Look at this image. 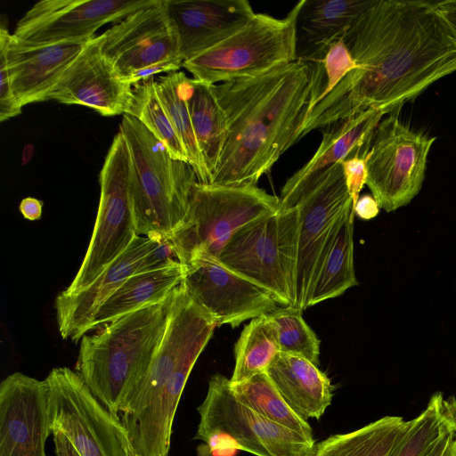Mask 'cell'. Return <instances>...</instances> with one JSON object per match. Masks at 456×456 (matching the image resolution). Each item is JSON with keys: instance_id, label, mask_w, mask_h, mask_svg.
Here are the masks:
<instances>
[{"instance_id": "18", "label": "cell", "mask_w": 456, "mask_h": 456, "mask_svg": "<svg viewBox=\"0 0 456 456\" xmlns=\"http://www.w3.org/2000/svg\"><path fill=\"white\" fill-rule=\"evenodd\" d=\"M88 41L28 45L1 27L0 45L5 50L12 88L20 106L47 101L64 70Z\"/></svg>"}, {"instance_id": "16", "label": "cell", "mask_w": 456, "mask_h": 456, "mask_svg": "<svg viewBox=\"0 0 456 456\" xmlns=\"http://www.w3.org/2000/svg\"><path fill=\"white\" fill-rule=\"evenodd\" d=\"M52 430L45 379L14 372L0 384V456H46Z\"/></svg>"}, {"instance_id": "2", "label": "cell", "mask_w": 456, "mask_h": 456, "mask_svg": "<svg viewBox=\"0 0 456 456\" xmlns=\"http://www.w3.org/2000/svg\"><path fill=\"white\" fill-rule=\"evenodd\" d=\"M315 84L304 59L263 75L214 85L225 138L211 183L256 185L296 142Z\"/></svg>"}, {"instance_id": "31", "label": "cell", "mask_w": 456, "mask_h": 456, "mask_svg": "<svg viewBox=\"0 0 456 456\" xmlns=\"http://www.w3.org/2000/svg\"><path fill=\"white\" fill-rule=\"evenodd\" d=\"M231 388L238 401L257 413L307 439L314 440L310 424L284 400L266 372L239 385L231 384Z\"/></svg>"}, {"instance_id": "7", "label": "cell", "mask_w": 456, "mask_h": 456, "mask_svg": "<svg viewBox=\"0 0 456 456\" xmlns=\"http://www.w3.org/2000/svg\"><path fill=\"white\" fill-rule=\"evenodd\" d=\"M305 0L278 19L256 13L239 31L183 62L193 78L211 84L263 75L297 60V18Z\"/></svg>"}, {"instance_id": "12", "label": "cell", "mask_w": 456, "mask_h": 456, "mask_svg": "<svg viewBox=\"0 0 456 456\" xmlns=\"http://www.w3.org/2000/svg\"><path fill=\"white\" fill-rule=\"evenodd\" d=\"M398 114H388L380 120L366 156V184L379 207L387 212L407 205L419 193L436 141V137L411 130Z\"/></svg>"}, {"instance_id": "14", "label": "cell", "mask_w": 456, "mask_h": 456, "mask_svg": "<svg viewBox=\"0 0 456 456\" xmlns=\"http://www.w3.org/2000/svg\"><path fill=\"white\" fill-rule=\"evenodd\" d=\"M154 0H42L18 21L12 36L28 45L88 41Z\"/></svg>"}, {"instance_id": "19", "label": "cell", "mask_w": 456, "mask_h": 456, "mask_svg": "<svg viewBox=\"0 0 456 456\" xmlns=\"http://www.w3.org/2000/svg\"><path fill=\"white\" fill-rule=\"evenodd\" d=\"M184 61L216 46L256 14L247 0H165Z\"/></svg>"}, {"instance_id": "42", "label": "cell", "mask_w": 456, "mask_h": 456, "mask_svg": "<svg viewBox=\"0 0 456 456\" xmlns=\"http://www.w3.org/2000/svg\"><path fill=\"white\" fill-rule=\"evenodd\" d=\"M56 456H81L68 438L60 431H53Z\"/></svg>"}, {"instance_id": "29", "label": "cell", "mask_w": 456, "mask_h": 456, "mask_svg": "<svg viewBox=\"0 0 456 456\" xmlns=\"http://www.w3.org/2000/svg\"><path fill=\"white\" fill-rule=\"evenodd\" d=\"M188 77L183 71H175L155 79L158 96L179 137L192 167L198 182L211 183V175L199 148L193 131L186 99Z\"/></svg>"}, {"instance_id": "3", "label": "cell", "mask_w": 456, "mask_h": 456, "mask_svg": "<svg viewBox=\"0 0 456 456\" xmlns=\"http://www.w3.org/2000/svg\"><path fill=\"white\" fill-rule=\"evenodd\" d=\"M173 291L165 299L131 312L80 339L76 371L118 418L161 345Z\"/></svg>"}, {"instance_id": "27", "label": "cell", "mask_w": 456, "mask_h": 456, "mask_svg": "<svg viewBox=\"0 0 456 456\" xmlns=\"http://www.w3.org/2000/svg\"><path fill=\"white\" fill-rule=\"evenodd\" d=\"M410 420L386 416L354 431L318 443L312 456H388Z\"/></svg>"}, {"instance_id": "43", "label": "cell", "mask_w": 456, "mask_h": 456, "mask_svg": "<svg viewBox=\"0 0 456 456\" xmlns=\"http://www.w3.org/2000/svg\"><path fill=\"white\" fill-rule=\"evenodd\" d=\"M36 152V148L34 144L32 143H27L25 144L23 150H22V155H21V166H25L30 162L32 158L34 157Z\"/></svg>"}, {"instance_id": "6", "label": "cell", "mask_w": 456, "mask_h": 456, "mask_svg": "<svg viewBox=\"0 0 456 456\" xmlns=\"http://www.w3.org/2000/svg\"><path fill=\"white\" fill-rule=\"evenodd\" d=\"M298 235L297 207L279 204L274 213L238 230L218 260L269 291L282 307H295Z\"/></svg>"}, {"instance_id": "11", "label": "cell", "mask_w": 456, "mask_h": 456, "mask_svg": "<svg viewBox=\"0 0 456 456\" xmlns=\"http://www.w3.org/2000/svg\"><path fill=\"white\" fill-rule=\"evenodd\" d=\"M45 380L53 432H61L81 456H132L119 418L94 395L78 372L57 367Z\"/></svg>"}, {"instance_id": "34", "label": "cell", "mask_w": 456, "mask_h": 456, "mask_svg": "<svg viewBox=\"0 0 456 456\" xmlns=\"http://www.w3.org/2000/svg\"><path fill=\"white\" fill-rule=\"evenodd\" d=\"M322 67L323 70L322 85L318 102L326 97L346 75L357 69L358 66L343 39L339 38L328 47L322 59Z\"/></svg>"}, {"instance_id": "41", "label": "cell", "mask_w": 456, "mask_h": 456, "mask_svg": "<svg viewBox=\"0 0 456 456\" xmlns=\"http://www.w3.org/2000/svg\"><path fill=\"white\" fill-rule=\"evenodd\" d=\"M436 7L456 37V0L436 2Z\"/></svg>"}, {"instance_id": "40", "label": "cell", "mask_w": 456, "mask_h": 456, "mask_svg": "<svg viewBox=\"0 0 456 456\" xmlns=\"http://www.w3.org/2000/svg\"><path fill=\"white\" fill-rule=\"evenodd\" d=\"M43 202L33 197L24 198L19 206V210L24 218L35 221L41 217Z\"/></svg>"}, {"instance_id": "23", "label": "cell", "mask_w": 456, "mask_h": 456, "mask_svg": "<svg viewBox=\"0 0 456 456\" xmlns=\"http://www.w3.org/2000/svg\"><path fill=\"white\" fill-rule=\"evenodd\" d=\"M266 373L284 400L306 420L319 419L331 403L330 379L303 357L280 353Z\"/></svg>"}, {"instance_id": "1", "label": "cell", "mask_w": 456, "mask_h": 456, "mask_svg": "<svg viewBox=\"0 0 456 456\" xmlns=\"http://www.w3.org/2000/svg\"><path fill=\"white\" fill-rule=\"evenodd\" d=\"M341 38L358 67L316 104L296 142L369 109L399 113L405 102L456 71V37L436 2L373 0Z\"/></svg>"}, {"instance_id": "5", "label": "cell", "mask_w": 456, "mask_h": 456, "mask_svg": "<svg viewBox=\"0 0 456 456\" xmlns=\"http://www.w3.org/2000/svg\"><path fill=\"white\" fill-rule=\"evenodd\" d=\"M279 197L256 185L229 186L196 182L182 224L169 237L179 262L218 259L232 235L279 208Z\"/></svg>"}, {"instance_id": "10", "label": "cell", "mask_w": 456, "mask_h": 456, "mask_svg": "<svg viewBox=\"0 0 456 456\" xmlns=\"http://www.w3.org/2000/svg\"><path fill=\"white\" fill-rule=\"evenodd\" d=\"M280 204L296 206L299 235L296 271V305L305 310L314 281L347 212L354 208L341 163L310 185L281 191Z\"/></svg>"}, {"instance_id": "44", "label": "cell", "mask_w": 456, "mask_h": 456, "mask_svg": "<svg viewBox=\"0 0 456 456\" xmlns=\"http://www.w3.org/2000/svg\"><path fill=\"white\" fill-rule=\"evenodd\" d=\"M440 456H456V434H452Z\"/></svg>"}, {"instance_id": "39", "label": "cell", "mask_w": 456, "mask_h": 456, "mask_svg": "<svg viewBox=\"0 0 456 456\" xmlns=\"http://www.w3.org/2000/svg\"><path fill=\"white\" fill-rule=\"evenodd\" d=\"M379 209L376 200L368 194L359 197L354 206L355 215L365 220L375 217L379 214Z\"/></svg>"}, {"instance_id": "4", "label": "cell", "mask_w": 456, "mask_h": 456, "mask_svg": "<svg viewBox=\"0 0 456 456\" xmlns=\"http://www.w3.org/2000/svg\"><path fill=\"white\" fill-rule=\"evenodd\" d=\"M120 130L131 153L130 192L136 233L170 237L186 216L196 174L188 162L172 158L132 115H123Z\"/></svg>"}, {"instance_id": "15", "label": "cell", "mask_w": 456, "mask_h": 456, "mask_svg": "<svg viewBox=\"0 0 456 456\" xmlns=\"http://www.w3.org/2000/svg\"><path fill=\"white\" fill-rule=\"evenodd\" d=\"M95 37L102 54L124 81L152 65L183 61L165 0H154Z\"/></svg>"}, {"instance_id": "22", "label": "cell", "mask_w": 456, "mask_h": 456, "mask_svg": "<svg viewBox=\"0 0 456 456\" xmlns=\"http://www.w3.org/2000/svg\"><path fill=\"white\" fill-rule=\"evenodd\" d=\"M373 1L305 0L297 18V59L322 60Z\"/></svg>"}, {"instance_id": "17", "label": "cell", "mask_w": 456, "mask_h": 456, "mask_svg": "<svg viewBox=\"0 0 456 456\" xmlns=\"http://www.w3.org/2000/svg\"><path fill=\"white\" fill-rule=\"evenodd\" d=\"M48 100L83 105L102 116L125 115L133 103L134 87L102 54L94 37L64 70Z\"/></svg>"}, {"instance_id": "38", "label": "cell", "mask_w": 456, "mask_h": 456, "mask_svg": "<svg viewBox=\"0 0 456 456\" xmlns=\"http://www.w3.org/2000/svg\"><path fill=\"white\" fill-rule=\"evenodd\" d=\"M183 61L173 60L168 61L160 62L151 67L141 69L129 77L125 82L134 86L137 83L147 81L154 78V76L159 73H170L179 71L180 68L183 67Z\"/></svg>"}, {"instance_id": "30", "label": "cell", "mask_w": 456, "mask_h": 456, "mask_svg": "<svg viewBox=\"0 0 456 456\" xmlns=\"http://www.w3.org/2000/svg\"><path fill=\"white\" fill-rule=\"evenodd\" d=\"M280 353L277 330L270 314L252 319L234 346L235 365L231 384L239 385L266 372Z\"/></svg>"}, {"instance_id": "28", "label": "cell", "mask_w": 456, "mask_h": 456, "mask_svg": "<svg viewBox=\"0 0 456 456\" xmlns=\"http://www.w3.org/2000/svg\"><path fill=\"white\" fill-rule=\"evenodd\" d=\"M456 433V399L434 394L427 408L399 438L388 456H428L444 436Z\"/></svg>"}, {"instance_id": "36", "label": "cell", "mask_w": 456, "mask_h": 456, "mask_svg": "<svg viewBox=\"0 0 456 456\" xmlns=\"http://www.w3.org/2000/svg\"><path fill=\"white\" fill-rule=\"evenodd\" d=\"M20 106L12 88L4 47L0 45V121L20 115Z\"/></svg>"}, {"instance_id": "13", "label": "cell", "mask_w": 456, "mask_h": 456, "mask_svg": "<svg viewBox=\"0 0 456 456\" xmlns=\"http://www.w3.org/2000/svg\"><path fill=\"white\" fill-rule=\"evenodd\" d=\"M183 265L182 286L191 302L216 326L234 328L282 307L269 291L216 257L201 256Z\"/></svg>"}, {"instance_id": "9", "label": "cell", "mask_w": 456, "mask_h": 456, "mask_svg": "<svg viewBox=\"0 0 456 456\" xmlns=\"http://www.w3.org/2000/svg\"><path fill=\"white\" fill-rule=\"evenodd\" d=\"M131 168L129 147L119 129L100 172V201L88 248L75 278L63 289L65 293L91 285L137 236L131 202Z\"/></svg>"}, {"instance_id": "32", "label": "cell", "mask_w": 456, "mask_h": 456, "mask_svg": "<svg viewBox=\"0 0 456 456\" xmlns=\"http://www.w3.org/2000/svg\"><path fill=\"white\" fill-rule=\"evenodd\" d=\"M128 114L160 141L172 158L189 163L185 149L158 96L154 78L134 85V100Z\"/></svg>"}, {"instance_id": "25", "label": "cell", "mask_w": 456, "mask_h": 456, "mask_svg": "<svg viewBox=\"0 0 456 456\" xmlns=\"http://www.w3.org/2000/svg\"><path fill=\"white\" fill-rule=\"evenodd\" d=\"M185 91L193 131L212 178L225 138L224 113L215 94L214 85L188 78Z\"/></svg>"}, {"instance_id": "26", "label": "cell", "mask_w": 456, "mask_h": 456, "mask_svg": "<svg viewBox=\"0 0 456 456\" xmlns=\"http://www.w3.org/2000/svg\"><path fill=\"white\" fill-rule=\"evenodd\" d=\"M352 208L342 221L311 288L307 307L342 295L358 284L354 266Z\"/></svg>"}, {"instance_id": "35", "label": "cell", "mask_w": 456, "mask_h": 456, "mask_svg": "<svg viewBox=\"0 0 456 456\" xmlns=\"http://www.w3.org/2000/svg\"><path fill=\"white\" fill-rule=\"evenodd\" d=\"M149 237L151 238L150 247L136 273L155 271L179 262L175 248L169 237L159 234Z\"/></svg>"}, {"instance_id": "37", "label": "cell", "mask_w": 456, "mask_h": 456, "mask_svg": "<svg viewBox=\"0 0 456 456\" xmlns=\"http://www.w3.org/2000/svg\"><path fill=\"white\" fill-rule=\"evenodd\" d=\"M366 156L356 155L340 162L354 207L359 199L360 191L363 185L366 184Z\"/></svg>"}, {"instance_id": "20", "label": "cell", "mask_w": 456, "mask_h": 456, "mask_svg": "<svg viewBox=\"0 0 456 456\" xmlns=\"http://www.w3.org/2000/svg\"><path fill=\"white\" fill-rule=\"evenodd\" d=\"M151 241L137 235L127 248L87 288L75 292L63 290L56 297L55 310L59 332L63 339L77 342L102 303L139 268Z\"/></svg>"}, {"instance_id": "33", "label": "cell", "mask_w": 456, "mask_h": 456, "mask_svg": "<svg viewBox=\"0 0 456 456\" xmlns=\"http://www.w3.org/2000/svg\"><path fill=\"white\" fill-rule=\"evenodd\" d=\"M302 312L286 306L269 314L277 330L281 353L303 357L319 366L321 341L304 320Z\"/></svg>"}, {"instance_id": "21", "label": "cell", "mask_w": 456, "mask_h": 456, "mask_svg": "<svg viewBox=\"0 0 456 456\" xmlns=\"http://www.w3.org/2000/svg\"><path fill=\"white\" fill-rule=\"evenodd\" d=\"M385 114L382 109H369L322 128V139L314 155L287 179L281 191L305 188L334 165L356 155L366 156L372 135Z\"/></svg>"}, {"instance_id": "24", "label": "cell", "mask_w": 456, "mask_h": 456, "mask_svg": "<svg viewBox=\"0 0 456 456\" xmlns=\"http://www.w3.org/2000/svg\"><path fill=\"white\" fill-rule=\"evenodd\" d=\"M183 274L184 265L180 262L155 271L134 273L99 307L87 333L147 305L165 299L182 282Z\"/></svg>"}, {"instance_id": "8", "label": "cell", "mask_w": 456, "mask_h": 456, "mask_svg": "<svg viewBox=\"0 0 456 456\" xmlns=\"http://www.w3.org/2000/svg\"><path fill=\"white\" fill-rule=\"evenodd\" d=\"M200 423L194 439L209 448L242 450L256 456H312L315 443L257 413L238 401L230 379L213 375L198 407Z\"/></svg>"}]
</instances>
